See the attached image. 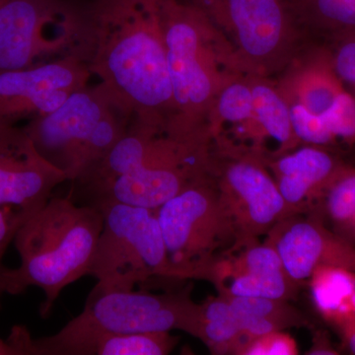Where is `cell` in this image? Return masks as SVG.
Masks as SVG:
<instances>
[{
	"instance_id": "7",
	"label": "cell",
	"mask_w": 355,
	"mask_h": 355,
	"mask_svg": "<svg viewBox=\"0 0 355 355\" xmlns=\"http://www.w3.org/2000/svg\"><path fill=\"white\" fill-rule=\"evenodd\" d=\"M103 229L88 275L99 291H132L153 279L170 280L171 263L156 209L119 202L98 205Z\"/></svg>"
},
{
	"instance_id": "31",
	"label": "cell",
	"mask_w": 355,
	"mask_h": 355,
	"mask_svg": "<svg viewBox=\"0 0 355 355\" xmlns=\"http://www.w3.org/2000/svg\"><path fill=\"white\" fill-rule=\"evenodd\" d=\"M342 336L343 347L349 350V354H355V323L345 327L338 331Z\"/></svg>"
},
{
	"instance_id": "5",
	"label": "cell",
	"mask_w": 355,
	"mask_h": 355,
	"mask_svg": "<svg viewBox=\"0 0 355 355\" xmlns=\"http://www.w3.org/2000/svg\"><path fill=\"white\" fill-rule=\"evenodd\" d=\"M132 114L98 83L69 96L24 130L38 153L74 182L102 160L125 132Z\"/></svg>"
},
{
	"instance_id": "16",
	"label": "cell",
	"mask_w": 355,
	"mask_h": 355,
	"mask_svg": "<svg viewBox=\"0 0 355 355\" xmlns=\"http://www.w3.org/2000/svg\"><path fill=\"white\" fill-rule=\"evenodd\" d=\"M179 338L170 331L113 333L80 328L69 322L53 336L27 342L28 355H165Z\"/></svg>"
},
{
	"instance_id": "35",
	"label": "cell",
	"mask_w": 355,
	"mask_h": 355,
	"mask_svg": "<svg viewBox=\"0 0 355 355\" xmlns=\"http://www.w3.org/2000/svg\"><path fill=\"white\" fill-rule=\"evenodd\" d=\"M354 89V91H355V87ZM354 97H355V96H354Z\"/></svg>"
},
{
	"instance_id": "2",
	"label": "cell",
	"mask_w": 355,
	"mask_h": 355,
	"mask_svg": "<svg viewBox=\"0 0 355 355\" xmlns=\"http://www.w3.org/2000/svg\"><path fill=\"white\" fill-rule=\"evenodd\" d=\"M74 53L133 116L177 114L160 0H94Z\"/></svg>"
},
{
	"instance_id": "23",
	"label": "cell",
	"mask_w": 355,
	"mask_h": 355,
	"mask_svg": "<svg viewBox=\"0 0 355 355\" xmlns=\"http://www.w3.org/2000/svg\"><path fill=\"white\" fill-rule=\"evenodd\" d=\"M307 214L355 246V168L343 164Z\"/></svg>"
},
{
	"instance_id": "3",
	"label": "cell",
	"mask_w": 355,
	"mask_h": 355,
	"mask_svg": "<svg viewBox=\"0 0 355 355\" xmlns=\"http://www.w3.org/2000/svg\"><path fill=\"white\" fill-rule=\"evenodd\" d=\"M103 229L101 210L70 197L51 198L14 238L20 266L4 270L2 291L18 295L43 291L41 316L48 318L62 291L88 275Z\"/></svg>"
},
{
	"instance_id": "12",
	"label": "cell",
	"mask_w": 355,
	"mask_h": 355,
	"mask_svg": "<svg viewBox=\"0 0 355 355\" xmlns=\"http://www.w3.org/2000/svg\"><path fill=\"white\" fill-rule=\"evenodd\" d=\"M90 70L76 53L28 67L0 71V125L43 116L88 86Z\"/></svg>"
},
{
	"instance_id": "33",
	"label": "cell",
	"mask_w": 355,
	"mask_h": 355,
	"mask_svg": "<svg viewBox=\"0 0 355 355\" xmlns=\"http://www.w3.org/2000/svg\"><path fill=\"white\" fill-rule=\"evenodd\" d=\"M352 316H354V323H355V279L354 284V291H352Z\"/></svg>"
},
{
	"instance_id": "21",
	"label": "cell",
	"mask_w": 355,
	"mask_h": 355,
	"mask_svg": "<svg viewBox=\"0 0 355 355\" xmlns=\"http://www.w3.org/2000/svg\"><path fill=\"white\" fill-rule=\"evenodd\" d=\"M355 272L338 266L318 268L307 286L322 318L338 331L354 323L352 297Z\"/></svg>"
},
{
	"instance_id": "18",
	"label": "cell",
	"mask_w": 355,
	"mask_h": 355,
	"mask_svg": "<svg viewBox=\"0 0 355 355\" xmlns=\"http://www.w3.org/2000/svg\"><path fill=\"white\" fill-rule=\"evenodd\" d=\"M284 71L277 85L287 104L300 105L312 114L323 113L345 91L322 42L308 46Z\"/></svg>"
},
{
	"instance_id": "20",
	"label": "cell",
	"mask_w": 355,
	"mask_h": 355,
	"mask_svg": "<svg viewBox=\"0 0 355 355\" xmlns=\"http://www.w3.org/2000/svg\"><path fill=\"white\" fill-rule=\"evenodd\" d=\"M234 308L247 343L258 336L286 331L311 328L310 320L288 300L254 296L223 295Z\"/></svg>"
},
{
	"instance_id": "11",
	"label": "cell",
	"mask_w": 355,
	"mask_h": 355,
	"mask_svg": "<svg viewBox=\"0 0 355 355\" xmlns=\"http://www.w3.org/2000/svg\"><path fill=\"white\" fill-rule=\"evenodd\" d=\"M193 284L164 293L147 291H99L93 288L84 309L69 322L80 328L113 333L183 331L195 335L200 304Z\"/></svg>"
},
{
	"instance_id": "28",
	"label": "cell",
	"mask_w": 355,
	"mask_h": 355,
	"mask_svg": "<svg viewBox=\"0 0 355 355\" xmlns=\"http://www.w3.org/2000/svg\"><path fill=\"white\" fill-rule=\"evenodd\" d=\"M297 343L284 331H272L249 340L239 355H296Z\"/></svg>"
},
{
	"instance_id": "26",
	"label": "cell",
	"mask_w": 355,
	"mask_h": 355,
	"mask_svg": "<svg viewBox=\"0 0 355 355\" xmlns=\"http://www.w3.org/2000/svg\"><path fill=\"white\" fill-rule=\"evenodd\" d=\"M309 36L317 42L355 30V0H291Z\"/></svg>"
},
{
	"instance_id": "29",
	"label": "cell",
	"mask_w": 355,
	"mask_h": 355,
	"mask_svg": "<svg viewBox=\"0 0 355 355\" xmlns=\"http://www.w3.org/2000/svg\"><path fill=\"white\" fill-rule=\"evenodd\" d=\"M31 216H26L21 212L14 211L11 209H0V308H1V298L3 295L1 282L6 266L2 265V259L6 254L7 248L14 241L18 230Z\"/></svg>"
},
{
	"instance_id": "14",
	"label": "cell",
	"mask_w": 355,
	"mask_h": 355,
	"mask_svg": "<svg viewBox=\"0 0 355 355\" xmlns=\"http://www.w3.org/2000/svg\"><path fill=\"white\" fill-rule=\"evenodd\" d=\"M265 241L275 248L287 275L302 286L321 266L355 272L354 245L331 232L312 214L286 217L273 226Z\"/></svg>"
},
{
	"instance_id": "24",
	"label": "cell",
	"mask_w": 355,
	"mask_h": 355,
	"mask_svg": "<svg viewBox=\"0 0 355 355\" xmlns=\"http://www.w3.org/2000/svg\"><path fill=\"white\" fill-rule=\"evenodd\" d=\"M195 338L212 354H237L247 343L234 308L224 296L209 297L200 304Z\"/></svg>"
},
{
	"instance_id": "15",
	"label": "cell",
	"mask_w": 355,
	"mask_h": 355,
	"mask_svg": "<svg viewBox=\"0 0 355 355\" xmlns=\"http://www.w3.org/2000/svg\"><path fill=\"white\" fill-rule=\"evenodd\" d=\"M200 280L211 282L218 294L295 299L301 284L287 275L279 254L263 241L226 254L202 273Z\"/></svg>"
},
{
	"instance_id": "13",
	"label": "cell",
	"mask_w": 355,
	"mask_h": 355,
	"mask_svg": "<svg viewBox=\"0 0 355 355\" xmlns=\"http://www.w3.org/2000/svg\"><path fill=\"white\" fill-rule=\"evenodd\" d=\"M67 181L38 153L24 128L0 125V209L32 216Z\"/></svg>"
},
{
	"instance_id": "17",
	"label": "cell",
	"mask_w": 355,
	"mask_h": 355,
	"mask_svg": "<svg viewBox=\"0 0 355 355\" xmlns=\"http://www.w3.org/2000/svg\"><path fill=\"white\" fill-rule=\"evenodd\" d=\"M343 164L331 148L308 144L266 159L289 216L309 212Z\"/></svg>"
},
{
	"instance_id": "32",
	"label": "cell",
	"mask_w": 355,
	"mask_h": 355,
	"mask_svg": "<svg viewBox=\"0 0 355 355\" xmlns=\"http://www.w3.org/2000/svg\"><path fill=\"white\" fill-rule=\"evenodd\" d=\"M0 355H19L10 338L3 340L0 338Z\"/></svg>"
},
{
	"instance_id": "27",
	"label": "cell",
	"mask_w": 355,
	"mask_h": 355,
	"mask_svg": "<svg viewBox=\"0 0 355 355\" xmlns=\"http://www.w3.org/2000/svg\"><path fill=\"white\" fill-rule=\"evenodd\" d=\"M330 51L331 64L343 84L355 87V30L324 42Z\"/></svg>"
},
{
	"instance_id": "30",
	"label": "cell",
	"mask_w": 355,
	"mask_h": 355,
	"mask_svg": "<svg viewBox=\"0 0 355 355\" xmlns=\"http://www.w3.org/2000/svg\"><path fill=\"white\" fill-rule=\"evenodd\" d=\"M311 355H333L338 354V352L334 349L333 345L329 340L328 336L324 331H315L314 338H313V345L307 352Z\"/></svg>"
},
{
	"instance_id": "34",
	"label": "cell",
	"mask_w": 355,
	"mask_h": 355,
	"mask_svg": "<svg viewBox=\"0 0 355 355\" xmlns=\"http://www.w3.org/2000/svg\"><path fill=\"white\" fill-rule=\"evenodd\" d=\"M2 1H3V0H0V4L2 3Z\"/></svg>"
},
{
	"instance_id": "1",
	"label": "cell",
	"mask_w": 355,
	"mask_h": 355,
	"mask_svg": "<svg viewBox=\"0 0 355 355\" xmlns=\"http://www.w3.org/2000/svg\"><path fill=\"white\" fill-rule=\"evenodd\" d=\"M214 144L209 127L178 114L164 121L135 116L116 146L73 182V191L80 205L157 209L209 174Z\"/></svg>"
},
{
	"instance_id": "9",
	"label": "cell",
	"mask_w": 355,
	"mask_h": 355,
	"mask_svg": "<svg viewBox=\"0 0 355 355\" xmlns=\"http://www.w3.org/2000/svg\"><path fill=\"white\" fill-rule=\"evenodd\" d=\"M210 173L222 209L234 230L236 241L230 253L260 242L261 236L289 216L266 157L260 151L218 137L214 139Z\"/></svg>"
},
{
	"instance_id": "8",
	"label": "cell",
	"mask_w": 355,
	"mask_h": 355,
	"mask_svg": "<svg viewBox=\"0 0 355 355\" xmlns=\"http://www.w3.org/2000/svg\"><path fill=\"white\" fill-rule=\"evenodd\" d=\"M156 214L171 263V282L200 280L234 247V230L211 173L163 203Z\"/></svg>"
},
{
	"instance_id": "22",
	"label": "cell",
	"mask_w": 355,
	"mask_h": 355,
	"mask_svg": "<svg viewBox=\"0 0 355 355\" xmlns=\"http://www.w3.org/2000/svg\"><path fill=\"white\" fill-rule=\"evenodd\" d=\"M248 78L253 92L254 119L261 137L272 139L279 144L273 157L293 150L301 144L292 127L288 104L277 83L266 77L248 76Z\"/></svg>"
},
{
	"instance_id": "19",
	"label": "cell",
	"mask_w": 355,
	"mask_h": 355,
	"mask_svg": "<svg viewBox=\"0 0 355 355\" xmlns=\"http://www.w3.org/2000/svg\"><path fill=\"white\" fill-rule=\"evenodd\" d=\"M289 110L300 144L330 148L338 141L355 142V97L347 90L323 113H310L297 104L289 105Z\"/></svg>"
},
{
	"instance_id": "6",
	"label": "cell",
	"mask_w": 355,
	"mask_h": 355,
	"mask_svg": "<svg viewBox=\"0 0 355 355\" xmlns=\"http://www.w3.org/2000/svg\"><path fill=\"white\" fill-rule=\"evenodd\" d=\"M228 42L247 76L282 73L315 43L291 0H191Z\"/></svg>"
},
{
	"instance_id": "25",
	"label": "cell",
	"mask_w": 355,
	"mask_h": 355,
	"mask_svg": "<svg viewBox=\"0 0 355 355\" xmlns=\"http://www.w3.org/2000/svg\"><path fill=\"white\" fill-rule=\"evenodd\" d=\"M226 123L241 125L245 137H252L254 147L261 149L263 137L254 119L253 92L247 76L237 77L229 83L217 96L209 120L214 139Z\"/></svg>"
},
{
	"instance_id": "10",
	"label": "cell",
	"mask_w": 355,
	"mask_h": 355,
	"mask_svg": "<svg viewBox=\"0 0 355 355\" xmlns=\"http://www.w3.org/2000/svg\"><path fill=\"white\" fill-rule=\"evenodd\" d=\"M84 12L62 0H3L0 4V71L28 69L74 53Z\"/></svg>"
},
{
	"instance_id": "4",
	"label": "cell",
	"mask_w": 355,
	"mask_h": 355,
	"mask_svg": "<svg viewBox=\"0 0 355 355\" xmlns=\"http://www.w3.org/2000/svg\"><path fill=\"white\" fill-rule=\"evenodd\" d=\"M160 7L176 114L209 127L217 96L244 74L228 42L198 7L180 0H160Z\"/></svg>"
}]
</instances>
